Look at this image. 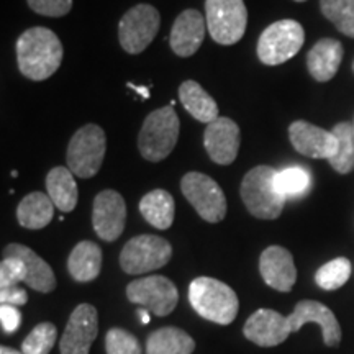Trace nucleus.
Segmentation results:
<instances>
[{
  "mask_svg": "<svg viewBox=\"0 0 354 354\" xmlns=\"http://www.w3.org/2000/svg\"><path fill=\"white\" fill-rule=\"evenodd\" d=\"M63 44L55 32L33 26L17 39V63L20 73L32 81H46L59 69Z\"/></svg>",
  "mask_w": 354,
  "mask_h": 354,
  "instance_id": "nucleus-1",
  "label": "nucleus"
},
{
  "mask_svg": "<svg viewBox=\"0 0 354 354\" xmlns=\"http://www.w3.org/2000/svg\"><path fill=\"white\" fill-rule=\"evenodd\" d=\"M189 302L205 320L216 325H230L240 310L236 292L214 277H197L189 286Z\"/></svg>",
  "mask_w": 354,
  "mask_h": 354,
  "instance_id": "nucleus-2",
  "label": "nucleus"
},
{
  "mask_svg": "<svg viewBox=\"0 0 354 354\" xmlns=\"http://www.w3.org/2000/svg\"><path fill=\"white\" fill-rule=\"evenodd\" d=\"M276 169L269 166H256L243 177L241 198L248 212L259 220H276L282 214L286 197L277 190Z\"/></svg>",
  "mask_w": 354,
  "mask_h": 354,
  "instance_id": "nucleus-3",
  "label": "nucleus"
},
{
  "mask_svg": "<svg viewBox=\"0 0 354 354\" xmlns=\"http://www.w3.org/2000/svg\"><path fill=\"white\" fill-rule=\"evenodd\" d=\"M179 138V117L174 109L162 107L145 118L138 135V149L146 161L159 162L176 148Z\"/></svg>",
  "mask_w": 354,
  "mask_h": 354,
  "instance_id": "nucleus-4",
  "label": "nucleus"
},
{
  "mask_svg": "<svg viewBox=\"0 0 354 354\" xmlns=\"http://www.w3.org/2000/svg\"><path fill=\"white\" fill-rule=\"evenodd\" d=\"M107 151L105 131L99 125L88 123L79 128L69 141L66 161L74 176L91 179L100 171Z\"/></svg>",
  "mask_w": 354,
  "mask_h": 354,
  "instance_id": "nucleus-5",
  "label": "nucleus"
},
{
  "mask_svg": "<svg viewBox=\"0 0 354 354\" xmlns=\"http://www.w3.org/2000/svg\"><path fill=\"white\" fill-rule=\"evenodd\" d=\"M304 26L295 20H279L261 33L258 57L266 66H279L292 59L304 46Z\"/></svg>",
  "mask_w": 354,
  "mask_h": 354,
  "instance_id": "nucleus-6",
  "label": "nucleus"
},
{
  "mask_svg": "<svg viewBox=\"0 0 354 354\" xmlns=\"http://www.w3.org/2000/svg\"><path fill=\"white\" fill-rule=\"evenodd\" d=\"M172 256L171 243L156 234L131 238L120 253V266L127 274H146L165 268Z\"/></svg>",
  "mask_w": 354,
  "mask_h": 354,
  "instance_id": "nucleus-7",
  "label": "nucleus"
},
{
  "mask_svg": "<svg viewBox=\"0 0 354 354\" xmlns=\"http://www.w3.org/2000/svg\"><path fill=\"white\" fill-rule=\"evenodd\" d=\"M207 28L215 43L230 46L246 32L248 10L243 0H205Z\"/></svg>",
  "mask_w": 354,
  "mask_h": 354,
  "instance_id": "nucleus-8",
  "label": "nucleus"
},
{
  "mask_svg": "<svg viewBox=\"0 0 354 354\" xmlns=\"http://www.w3.org/2000/svg\"><path fill=\"white\" fill-rule=\"evenodd\" d=\"M180 190L201 218L209 223H218L227 215V197L210 176L187 172L180 180Z\"/></svg>",
  "mask_w": 354,
  "mask_h": 354,
  "instance_id": "nucleus-9",
  "label": "nucleus"
},
{
  "mask_svg": "<svg viewBox=\"0 0 354 354\" xmlns=\"http://www.w3.org/2000/svg\"><path fill=\"white\" fill-rule=\"evenodd\" d=\"M161 15L153 6L138 3L122 17L118 24V39L130 55H140L151 44L159 32Z\"/></svg>",
  "mask_w": 354,
  "mask_h": 354,
  "instance_id": "nucleus-10",
  "label": "nucleus"
},
{
  "mask_svg": "<svg viewBox=\"0 0 354 354\" xmlns=\"http://www.w3.org/2000/svg\"><path fill=\"white\" fill-rule=\"evenodd\" d=\"M127 297L131 304L143 305L158 317H167L179 302V292L171 279L148 276L131 281L127 287Z\"/></svg>",
  "mask_w": 354,
  "mask_h": 354,
  "instance_id": "nucleus-11",
  "label": "nucleus"
},
{
  "mask_svg": "<svg viewBox=\"0 0 354 354\" xmlns=\"http://www.w3.org/2000/svg\"><path fill=\"white\" fill-rule=\"evenodd\" d=\"M99 333V315L94 305L81 304L71 313L61 336V354H88Z\"/></svg>",
  "mask_w": 354,
  "mask_h": 354,
  "instance_id": "nucleus-12",
  "label": "nucleus"
},
{
  "mask_svg": "<svg viewBox=\"0 0 354 354\" xmlns=\"http://www.w3.org/2000/svg\"><path fill=\"white\" fill-rule=\"evenodd\" d=\"M127 223V203L117 190H102L94 198L92 225L97 236L104 241H117Z\"/></svg>",
  "mask_w": 354,
  "mask_h": 354,
  "instance_id": "nucleus-13",
  "label": "nucleus"
},
{
  "mask_svg": "<svg viewBox=\"0 0 354 354\" xmlns=\"http://www.w3.org/2000/svg\"><path fill=\"white\" fill-rule=\"evenodd\" d=\"M241 133L236 122L228 117H218L209 123L203 133V146L215 165L228 166L240 151Z\"/></svg>",
  "mask_w": 354,
  "mask_h": 354,
  "instance_id": "nucleus-14",
  "label": "nucleus"
},
{
  "mask_svg": "<svg viewBox=\"0 0 354 354\" xmlns=\"http://www.w3.org/2000/svg\"><path fill=\"white\" fill-rule=\"evenodd\" d=\"M292 333H297L307 323H317L322 328L323 342L326 346L336 348L342 343V326L336 320L335 313L317 300H300L294 312L287 317Z\"/></svg>",
  "mask_w": 354,
  "mask_h": 354,
  "instance_id": "nucleus-15",
  "label": "nucleus"
},
{
  "mask_svg": "<svg viewBox=\"0 0 354 354\" xmlns=\"http://www.w3.org/2000/svg\"><path fill=\"white\" fill-rule=\"evenodd\" d=\"M243 333L246 339L261 348H272L282 344L292 333L287 317L271 308H259L248 318Z\"/></svg>",
  "mask_w": 354,
  "mask_h": 354,
  "instance_id": "nucleus-16",
  "label": "nucleus"
},
{
  "mask_svg": "<svg viewBox=\"0 0 354 354\" xmlns=\"http://www.w3.org/2000/svg\"><path fill=\"white\" fill-rule=\"evenodd\" d=\"M289 138L295 151L313 159H331L338 151V140L333 133L305 120L290 123Z\"/></svg>",
  "mask_w": 354,
  "mask_h": 354,
  "instance_id": "nucleus-17",
  "label": "nucleus"
},
{
  "mask_svg": "<svg viewBox=\"0 0 354 354\" xmlns=\"http://www.w3.org/2000/svg\"><path fill=\"white\" fill-rule=\"evenodd\" d=\"M259 272L266 284L279 292H290L297 281L292 253L282 246L266 248L259 258Z\"/></svg>",
  "mask_w": 354,
  "mask_h": 354,
  "instance_id": "nucleus-18",
  "label": "nucleus"
},
{
  "mask_svg": "<svg viewBox=\"0 0 354 354\" xmlns=\"http://www.w3.org/2000/svg\"><path fill=\"white\" fill-rule=\"evenodd\" d=\"M205 26L207 21H203L201 12L196 8L184 10L172 25L169 37L172 51L180 57L196 55L205 38Z\"/></svg>",
  "mask_w": 354,
  "mask_h": 354,
  "instance_id": "nucleus-19",
  "label": "nucleus"
},
{
  "mask_svg": "<svg viewBox=\"0 0 354 354\" xmlns=\"http://www.w3.org/2000/svg\"><path fill=\"white\" fill-rule=\"evenodd\" d=\"M8 256L19 258L25 264L24 284L41 294H50L56 289V276L51 266L39 258L32 248L20 245V243H12L3 250V258H8Z\"/></svg>",
  "mask_w": 354,
  "mask_h": 354,
  "instance_id": "nucleus-20",
  "label": "nucleus"
},
{
  "mask_svg": "<svg viewBox=\"0 0 354 354\" xmlns=\"http://www.w3.org/2000/svg\"><path fill=\"white\" fill-rule=\"evenodd\" d=\"M343 61V44L338 39L323 38L307 55V68L318 82H328L338 73Z\"/></svg>",
  "mask_w": 354,
  "mask_h": 354,
  "instance_id": "nucleus-21",
  "label": "nucleus"
},
{
  "mask_svg": "<svg viewBox=\"0 0 354 354\" xmlns=\"http://www.w3.org/2000/svg\"><path fill=\"white\" fill-rule=\"evenodd\" d=\"M46 194L50 196L56 209L64 212V214L76 209L79 192L73 171L64 166L53 167L46 176Z\"/></svg>",
  "mask_w": 354,
  "mask_h": 354,
  "instance_id": "nucleus-22",
  "label": "nucleus"
},
{
  "mask_svg": "<svg viewBox=\"0 0 354 354\" xmlns=\"http://www.w3.org/2000/svg\"><path fill=\"white\" fill-rule=\"evenodd\" d=\"M102 269V250L94 241H81L71 251L68 271L76 282H91L99 277Z\"/></svg>",
  "mask_w": 354,
  "mask_h": 354,
  "instance_id": "nucleus-23",
  "label": "nucleus"
},
{
  "mask_svg": "<svg viewBox=\"0 0 354 354\" xmlns=\"http://www.w3.org/2000/svg\"><path fill=\"white\" fill-rule=\"evenodd\" d=\"M179 100L194 118L202 123H212L218 115V105L209 92L196 81H185L179 87Z\"/></svg>",
  "mask_w": 354,
  "mask_h": 354,
  "instance_id": "nucleus-24",
  "label": "nucleus"
},
{
  "mask_svg": "<svg viewBox=\"0 0 354 354\" xmlns=\"http://www.w3.org/2000/svg\"><path fill=\"white\" fill-rule=\"evenodd\" d=\"M55 215V203L48 194L32 192L21 198L17 207V220L20 227L28 230H41L51 223Z\"/></svg>",
  "mask_w": 354,
  "mask_h": 354,
  "instance_id": "nucleus-25",
  "label": "nucleus"
},
{
  "mask_svg": "<svg viewBox=\"0 0 354 354\" xmlns=\"http://www.w3.org/2000/svg\"><path fill=\"white\" fill-rule=\"evenodd\" d=\"M194 349L192 336L176 326L159 328L146 339V354H192Z\"/></svg>",
  "mask_w": 354,
  "mask_h": 354,
  "instance_id": "nucleus-26",
  "label": "nucleus"
},
{
  "mask_svg": "<svg viewBox=\"0 0 354 354\" xmlns=\"http://www.w3.org/2000/svg\"><path fill=\"white\" fill-rule=\"evenodd\" d=\"M140 212L143 218L154 228L167 230L174 221V198L165 189L151 190L140 201Z\"/></svg>",
  "mask_w": 354,
  "mask_h": 354,
  "instance_id": "nucleus-27",
  "label": "nucleus"
},
{
  "mask_svg": "<svg viewBox=\"0 0 354 354\" xmlns=\"http://www.w3.org/2000/svg\"><path fill=\"white\" fill-rule=\"evenodd\" d=\"M331 133L338 140V151L328 159L330 166L339 174H349L354 171V125L342 122L333 127Z\"/></svg>",
  "mask_w": 354,
  "mask_h": 354,
  "instance_id": "nucleus-28",
  "label": "nucleus"
},
{
  "mask_svg": "<svg viewBox=\"0 0 354 354\" xmlns=\"http://www.w3.org/2000/svg\"><path fill=\"white\" fill-rule=\"evenodd\" d=\"M320 7L339 32L354 38V0H320Z\"/></svg>",
  "mask_w": 354,
  "mask_h": 354,
  "instance_id": "nucleus-29",
  "label": "nucleus"
},
{
  "mask_svg": "<svg viewBox=\"0 0 354 354\" xmlns=\"http://www.w3.org/2000/svg\"><path fill=\"white\" fill-rule=\"evenodd\" d=\"M351 277V263L346 258H336L323 264L315 274L317 286L323 290L342 289Z\"/></svg>",
  "mask_w": 354,
  "mask_h": 354,
  "instance_id": "nucleus-30",
  "label": "nucleus"
},
{
  "mask_svg": "<svg viewBox=\"0 0 354 354\" xmlns=\"http://www.w3.org/2000/svg\"><path fill=\"white\" fill-rule=\"evenodd\" d=\"M276 185L279 192L286 198L300 197L312 185V177H310V172L305 171L304 167H287V169L277 172Z\"/></svg>",
  "mask_w": 354,
  "mask_h": 354,
  "instance_id": "nucleus-31",
  "label": "nucleus"
},
{
  "mask_svg": "<svg viewBox=\"0 0 354 354\" xmlns=\"http://www.w3.org/2000/svg\"><path fill=\"white\" fill-rule=\"evenodd\" d=\"M57 330L50 322L39 323L30 331L28 336L21 343V353L24 354H50L53 346L56 344Z\"/></svg>",
  "mask_w": 354,
  "mask_h": 354,
  "instance_id": "nucleus-32",
  "label": "nucleus"
},
{
  "mask_svg": "<svg viewBox=\"0 0 354 354\" xmlns=\"http://www.w3.org/2000/svg\"><path fill=\"white\" fill-rule=\"evenodd\" d=\"M105 351L107 354H141V346L136 336L130 331L112 328L105 336Z\"/></svg>",
  "mask_w": 354,
  "mask_h": 354,
  "instance_id": "nucleus-33",
  "label": "nucleus"
},
{
  "mask_svg": "<svg viewBox=\"0 0 354 354\" xmlns=\"http://www.w3.org/2000/svg\"><path fill=\"white\" fill-rule=\"evenodd\" d=\"M25 281V264L19 258H3L0 263V287L19 286Z\"/></svg>",
  "mask_w": 354,
  "mask_h": 354,
  "instance_id": "nucleus-34",
  "label": "nucleus"
},
{
  "mask_svg": "<svg viewBox=\"0 0 354 354\" xmlns=\"http://www.w3.org/2000/svg\"><path fill=\"white\" fill-rule=\"evenodd\" d=\"M35 13L43 17H64L73 8V0H26Z\"/></svg>",
  "mask_w": 354,
  "mask_h": 354,
  "instance_id": "nucleus-35",
  "label": "nucleus"
},
{
  "mask_svg": "<svg viewBox=\"0 0 354 354\" xmlns=\"http://www.w3.org/2000/svg\"><path fill=\"white\" fill-rule=\"evenodd\" d=\"M0 322H2V328L6 333H15L21 325V313L19 307L2 304V307H0Z\"/></svg>",
  "mask_w": 354,
  "mask_h": 354,
  "instance_id": "nucleus-36",
  "label": "nucleus"
},
{
  "mask_svg": "<svg viewBox=\"0 0 354 354\" xmlns=\"http://www.w3.org/2000/svg\"><path fill=\"white\" fill-rule=\"evenodd\" d=\"M0 302L3 305H13V307H21L28 302V294L24 287L10 286L0 287Z\"/></svg>",
  "mask_w": 354,
  "mask_h": 354,
  "instance_id": "nucleus-37",
  "label": "nucleus"
},
{
  "mask_svg": "<svg viewBox=\"0 0 354 354\" xmlns=\"http://www.w3.org/2000/svg\"><path fill=\"white\" fill-rule=\"evenodd\" d=\"M138 317H140V320H141V323H149L151 322V317H149V313H148V310L146 308H143V310H138Z\"/></svg>",
  "mask_w": 354,
  "mask_h": 354,
  "instance_id": "nucleus-38",
  "label": "nucleus"
},
{
  "mask_svg": "<svg viewBox=\"0 0 354 354\" xmlns=\"http://www.w3.org/2000/svg\"><path fill=\"white\" fill-rule=\"evenodd\" d=\"M0 354H24V353L17 351V349H13V348H8V346H2V348H0Z\"/></svg>",
  "mask_w": 354,
  "mask_h": 354,
  "instance_id": "nucleus-39",
  "label": "nucleus"
},
{
  "mask_svg": "<svg viewBox=\"0 0 354 354\" xmlns=\"http://www.w3.org/2000/svg\"><path fill=\"white\" fill-rule=\"evenodd\" d=\"M128 86H130L131 88H135V91H136V92H140V94H143V97H145V99H146V97H148V95H149V92H148V91H146V88H141V87H135V86H133V84H128Z\"/></svg>",
  "mask_w": 354,
  "mask_h": 354,
  "instance_id": "nucleus-40",
  "label": "nucleus"
},
{
  "mask_svg": "<svg viewBox=\"0 0 354 354\" xmlns=\"http://www.w3.org/2000/svg\"><path fill=\"white\" fill-rule=\"evenodd\" d=\"M295 2H305V0H295Z\"/></svg>",
  "mask_w": 354,
  "mask_h": 354,
  "instance_id": "nucleus-41",
  "label": "nucleus"
},
{
  "mask_svg": "<svg viewBox=\"0 0 354 354\" xmlns=\"http://www.w3.org/2000/svg\"><path fill=\"white\" fill-rule=\"evenodd\" d=\"M353 73H354V63H353Z\"/></svg>",
  "mask_w": 354,
  "mask_h": 354,
  "instance_id": "nucleus-42",
  "label": "nucleus"
}]
</instances>
